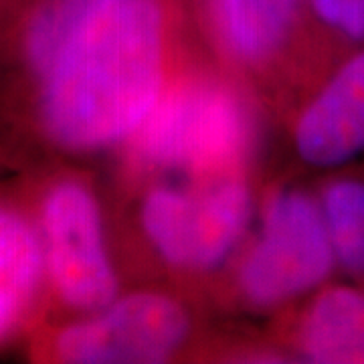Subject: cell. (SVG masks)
<instances>
[{"label": "cell", "mask_w": 364, "mask_h": 364, "mask_svg": "<svg viewBox=\"0 0 364 364\" xmlns=\"http://www.w3.org/2000/svg\"><path fill=\"white\" fill-rule=\"evenodd\" d=\"M296 342L308 363L364 364V287H318L299 318Z\"/></svg>", "instance_id": "obj_9"}, {"label": "cell", "mask_w": 364, "mask_h": 364, "mask_svg": "<svg viewBox=\"0 0 364 364\" xmlns=\"http://www.w3.org/2000/svg\"><path fill=\"white\" fill-rule=\"evenodd\" d=\"M166 0H41L26 26L51 140L97 150L142 128L162 97Z\"/></svg>", "instance_id": "obj_1"}, {"label": "cell", "mask_w": 364, "mask_h": 364, "mask_svg": "<svg viewBox=\"0 0 364 364\" xmlns=\"http://www.w3.org/2000/svg\"><path fill=\"white\" fill-rule=\"evenodd\" d=\"M294 144L312 168H342L364 156V49L352 53L301 109Z\"/></svg>", "instance_id": "obj_7"}, {"label": "cell", "mask_w": 364, "mask_h": 364, "mask_svg": "<svg viewBox=\"0 0 364 364\" xmlns=\"http://www.w3.org/2000/svg\"><path fill=\"white\" fill-rule=\"evenodd\" d=\"M334 267L320 200L289 188L267 203L257 241L239 269V289L253 306H279L324 286Z\"/></svg>", "instance_id": "obj_3"}, {"label": "cell", "mask_w": 364, "mask_h": 364, "mask_svg": "<svg viewBox=\"0 0 364 364\" xmlns=\"http://www.w3.org/2000/svg\"><path fill=\"white\" fill-rule=\"evenodd\" d=\"M304 6L328 33L364 45V0H304Z\"/></svg>", "instance_id": "obj_12"}, {"label": "cell", "mask_w": 364, "mask_h": 364, "mask_svg": "<svg viewBox=\"0 0 364 364\" xmlns=\"http://www.w3.org/2000/svg\"><path fill=\"white\" fill-rule=\"evenodd\" d=\"M210 37L239 63L257 65L296 33L304 0H198Z\"/></svg>", "instance_id": "obj_8"}, {"label": "cell", "mask_w": 364, "mask_h": 364, "mask_svg": "<svg viewBox=\"0 0 364 364\" xmlns=\"http://www.w3.org/2000/svg\"><path fill=\"white\" fill-rule=\"evenodd\" d=\"M45 275L39 227L0 207V342L23 324Z\"/></svg>", "instance_id": "obj_10"}, {"label": "cell", "mask_w": 364, "mask_h": 364, "mask_svg": "<svg viewBox=\"0 0 364 364\" xmlns=\"http://www.w3.org/2000/svg\"><path fill=\"white\" fill-rule=\"evenodd\" d=\"M45 272L67 306L97 312L117 298L95 196L75 181H61L43 198L39 221Z\"/></svg>", "instance_id": "obj_5"}, {"label": "cell", "mask_w": 364, "mask_h": 364, "mask_svg": "<svg viewBox=\"0 0 364 364\" xmlns=\"http://www.w3.org/2000/svg\"><path fill=\"white\" fill-rule=\"evenodd\" d=\"M134 136L144 162L225 172L247 154L253 126L245 105L231 91L195 83L160 97Z\"/></svg>", "instance_id": "obj_2"}, {"label": "cell", "mask_w": 364, "mask_h": 364, "mask_svg": "<svg viewBox=\"0 0 364 364\" xmlns=\"http://www.w3.org/2000/svg\"><path fill=\"white\" fill-rule=\"evenodd\" d=\"M142 227L162 259L205 272L231 255L251 219V195L243 181L221 178L203 188L158 186L142 205Z\"/></svg>", "instance_id": "obj_4"}, {"label": "cell", "mask_w": 364, "mask_h": 364, "mask_svg": "<svg viewBox=\"0 0 364 364\" xmlns=\"http://www.w3.org/2000/svg\"><path fill=\"white\" fill-rule=\"evenodd\" d=\"M336 267L364 279V176H338L318 196Z\"/></svg>", "instance_id": "obj_11"}, {"label": "cell", "mask_w": 364, "mask_h": 364, "mask_svg": "<svg viewBox=\"0 0 364 364\" xmlns=\"http://www.w3.org/2000/svg\"><path fill=\"white\" fill-rule=\"evenodd\" d=\"M191 332V318L176 299L138 291L114 299L91 318L67 326L55 340L63 363H164Z\"/></svg>", "instance_id": "obj_6"}]
</instances>
